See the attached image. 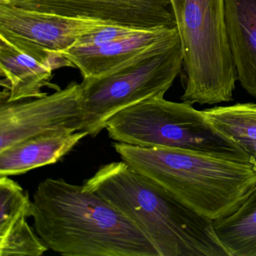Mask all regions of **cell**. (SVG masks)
<instances>
[{
  "mask_svg": "<svg viewBox=\"0 0 256 256\" xmlns=\"http://www.w3.org/2000/svg\"><path fill=\"white\" fill-rule=\"evenodd\" d=\"M82 86L71 82L41 98L8 102L1 98L0 151L48 132L83 131Z\"/></svg>",
  "mask_w": 256,
  "mask_h": 256,
  "instance_id": "ba28073f",
  "label": "cell"
},
{
  "mask_svg": "<svg viewBox=\"0 0 256 256\" xmlns=\"http://www.w3.org/2000/svg\"><path fill=\"white\" fill-rule=\"evenodd\" d=\"M54 70L47 64L16 48L0 38V73L4 90L1 98L8 102L41 98L47 95L44 88L60 89L52 83Z\"/></svg>",
  "mask_w": 256,
  "mask_h": 256,
  "instance_id": "4fadbf2b",
  "label": "cell"
},
{
  "mask_svg": "<svg viewBox=\"0 0 256 256\" xmlns=\"http://www.w3.org/2000/svg\"><path fill=\"white\" fill-rule=\"evenodd\" d=\"M34 229L49 250L67 256H158L140 230L82 186L48 178L34 194Z\"/></svg>",
  "mask_w": 256,
  "mask_h": 256,
  "instance_id": "6da1fadb",
  "label": "cell"
},
{
  "mask_svg": "<svg viewBox=\"0 0 256 256\" xmlns=\"http://www.w3.org/2000/svg\"><path fill=\"white\" fill-rule=\"evenodd\" d=\"M110 24L0 4V38L54 70L72 67L58 53L72 48L84 35Z\"/></svg>",
  "mask_w": 256,
  "mask_h": 256,
  "instance_id": "52a82bcc",
  "label": "cell"
},
{
  "mask_svg": "<svg viewBox=\"0 0 256 256\" xmlns=\"http://www.w3.org/2000/svg\"><path fill=\"white\" fill-rule=\"evenodd\" d=\"M146 30L138 29L120 25L110 24L101 29L92 31L80 37L73 47L98 48L114 42L130 38Z\"/></svg>",
  "mask_w": 256,
  "mask_h": 256,
  "instance_id": "e0dca14e",
  "label": "cell"
},
{
  "mask_svg": "<svg viewBox=\"0 0 256 256\" xmlns=\"http://www.w3.org/2000/svg\"><path fill=\"white\" fill-rule=\"evenodd\" d=\"M83 186L122 212L158 256H230L216 234L214 220L125 162L104 164Z\"/></svg>",
  "mask_w": 256,
  "mask_h": 256,
  "instance_id": "7a4b0ae2",
  "label": "cell"
},
{
  "mask_svg": "<svg viewBox=\"0 0 256 256\" xmlns=\"http://www.w3.org/2000/svg\"><path fill=\"white\" fill-rule=\"evenodd\" d=\"M0 4L138 29H176L170 0H0Z\"/></svg>",
  "mask_w": 256,
  "mask_h": 256,
  "instance_id": "9c48e42d",
  "label": "cell"
},
{
  "mask_svg": "<svg viewBox=\"0 0 256 256\" xmlns=\"http://www.w3.org/2000/svg\"><path fill=\"white\" fill-rule=\"evenodd\" d=\"M109 137L140 148H164L202 152L250 163L248 155L222 134L203 110L164 96L148 98L116 113L106 122Z\"/></svg>",
  "mask_w": 256,
  "mask_h": 256,
  "instance_id": "5b68a950",
  "label": "cell"
},
{
  "mask_svg": "<svg viewBox=\"0 0 256 256\" xmlns=\"http://www.w3.org/2000/svg\"><path fill=\"white\" fill-rule=\"evenodd\" d=\"M122 161L212 220L233 214L256 186L251 163L194 151L116 142Z\"/></svg>",
  "mask_w": 256,
  "mask_h": 256,
  "instance_id": "3957f363",
  "label": "cell"
},
{
  "mask_svg": "<svg viewBox=\"0 0 256 256\" xmlns=\"http://www.w3.org/2000/svg\"><path fill=\"white\" fill-rule=\"evenodd\" d=\"M180 36L172 42L100 77L85 78L83 131L96 136L114 115L148 98L164 96L182 68Z\"/></svg>",
  "mask_w": 256,
  "mask_h": 256,
  "instance_id": "8992f818",
  "label": "cell"
},
{
  "mask_svg": "<svg viewBox=\"0 0 256 256\" xmlns=\"http://www.w3.org/2000/svg\"><path fill=\"white\" fill-rule=\"evenodd\" d=\"M236 144L248 155L250 162L256 168V142L254 140H241Z\"/></svg>",
  "mask_w": 256,
  "mask_h": 256,
  "instance_id": "ac0fdd59",
  "label": "cell"
},
{
  "mask_svg": "<svg viewBox=\"0 0 256 256\" xmlns=\"http://www.w3.org/2000/svg\"><path fill=\"white\" fill-rule=\"evenodd\" d=\"M32 202L8 176H0V256H40L48 248L30 226Z\"/></svg>",
  "mask_w": 256,
  "mask_h": 256,
  "instance_id": "8fae6325",
  "label": "cell"
},
{
  "mask_svg": "<svg viewBox=\"0 0 256 256\" xmlns=\"http://www.w3.org/2000/svg\"><path fill=\"white\" fill-rule=\"evenodd\" d=\"M214 229L230 256H256V186L233 214L214 220Z\"/></svg>",
  "mask_w": 256,
  "mask_h": 256,
  "instance_id": "9a60e30c",
  "label": "cell"
},
{
  "mask_svg": "<svg viewBox=\"0 0 256 256\" xmlns=\"http://www.w3.org/2000/svg\"><path fill=\"white\" fill-rule=\"evenodd\" d=\"M182 44L185 88L190 104L233 100L236 74L229 47L224 0H170Z\"/></svg>",
  "mask_w": 256,
  "mask_h": 256,
  "instance_id": "277c9868",
  "label": "cell"
},
{
  "mask_svg": "<svg viewBox=\"0 0 256 256\" xmlns=\"http://www.w3.org/2000/svg\"><path fill=\"white\" fill-rule=\"evenodd\" d=\"M88 132L60 130L28 138L0 151V176L22 174L54 164L73 149Z\"/></svg>",
  "mask_w": 256,
  "mask_h": 256,
  "instance_id": "5bb4252c",
  "label": "cell"
},
{
  "mask_svg": "<svg viewBox=\"0 0 256 256\" xmlns=\"http://www.w3.org/2000/svg\"><path fill=\"white\" fill-rule=\"evenodd\" d=\"M211 124L222 133L238 143L256 142V104L238 103L203 110Z\"/></svg>",
  "mask_w": 256,
  "mask_h": 256,
  "instance_id": "2e32d148",
  "label": "cell"
},
{
  "mask_svg": "<svg viewBox=\"0 0 256 256\" xmlns=\"http://www.w3.org/2000/svg\"><path fill=\"white\" fill-rule=\"evenodd\" d=\"M179 37L178 29L146 30L130 38L98 48L72 47L60 52L83 78L114 71Z\"/></svg>",
  "mask_w": 256,
  "mask_h": 256,
  "instance_id": "30bf717a",
  "label": "cell"
},
{
  "mask_svg": "<svg viewBox=\"0 0 256 256\" xmlns=\"http://www.w3.org/2000/svg\"><path fill=\"white\" fill-rule=\"evenodd\" d=\"M224 14L236 79L256 98V0H224Z\"/></svg>",
  "mask_w": 256,
  "mask_h": 256,
  "instance_id": "7c38bea8",
  "label": "cell"
}]
</instances>
